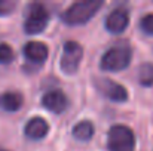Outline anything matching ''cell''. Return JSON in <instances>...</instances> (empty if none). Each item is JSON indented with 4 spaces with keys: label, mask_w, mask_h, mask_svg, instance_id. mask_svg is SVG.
<instances>
[{
    "label": "cell",
    "mask_w": 153,
    "mask_h": 151,
    "mask_svg": "<svg viewBox=\"0 0 153 151\" xmlns=\"http://www.w3.org/2000/svg\"><path fill=\"white\" fill-rule=\"evenodd\" d=\"M102 6L101 0H83L76 1L70 4L61 15V19L67 25H83L91 18L95 16V13Z\"/></svg>",
    "instance_id": "obj_1"
},
{
    "label": "cell",
    "mask_w": 153,
    "mask_h": 151,
    "mask_svg": "<svg viewBox=\"0 0 153 151\" xmlns=\"http://www.w3.org/2000/svg\"><path fill=\"white\" fill-rule=\"evenodd\" d=\"M131 58L132 50L128 45H114L104 52L100 61V68L108 73L122 71L128 68V65L131 64Z\"/></svg>",
    "instance_id": "obj_2"
},
{
    "label": "cell",
    "mask_w": 153,
    "mask_h": 151,
    "mask_svg": "<svg viewBox=\"0 0 153 151\" xmlns=\"http://www.w3.org/2000/svg\"><path fill=\"white\" fill-rule=\"evenodd\" d=\"M108 151H135V135L125 124H114L107 132Z\"/></svg>",
    "instance_id": "obj_3"
},
{
    "label": "cell",
    "mask_w": 153,
    "mask_h": 151,
    "mask_svg": "<svg viewBox=\"0 0 153 151\" xmlns=\"http://www.w3.org/2000/svg\"><path fill=\"white\" fill-rule=\"evenodd\" d=\"M49 22V12L42 3H31L27 7L24 19V31L27 34L42 33Z\"/></svg>",
    "instance_id": "obj_4"
},
{
    "label": "cell",
    "mask_w": 153,
    "mask_h": 151,
    "mask_svg": "<svg viewBox=\"0 0 153 151\" xmlns=\"http://www.w3.org/2000/svg\"><path fill=\"white\" fill-rule=\"evenodd\" d=\"M82 58H83V48L77 42H74V40L65 42L61 62H59L62 73L64 74H74L82 62Z\"/></svg>",
    "instance_id": "obj_5"
},
{
    "label": "cell",
    "mask_w": 153,
    "mask_h": 151,
    "mask_svg": "<svg viewBox=\"0 0 153 151\" xmlns=\"http://www.w3.org/2000/svg\"><path fill=\"white\" fill-rule=\"evenodd\" d=\"M95 86L107 99L113 101V102H125L128 99V91L125 89V86H122L113 80L98 79Z\"/></svg>",
    "instance_id": "obj_6"
},
{
    "label": "cell",
    "mask_w": 153,
    "mask_h": 151,
    "mask_svg": "<svg viewBox=\"0 0 153 151\" xmlns=\"http://www.w3.org/2000/svg\"><path fill=\"white\" fill-rule=\"evenodd\" d=\"M129 24V13L126 9H122V7H117L114 10H111L107 16H105V21H104V25H105V30L111 34H120L126 30Z\"/></svg>",
    "instance_id": "obj_7"
},
{
    "label": "cell",
    "mask_w": 153,
    "mask_h": 151,
    "mask_svg": "<svg viewBox=\"0 0 153 151\" xmlns=\"http://www.w3.org/2000/svg\"><path fill=\"white\" fill-rule=\"evenodd\" d=\"M42 105L51 111L53 114H61L67 110L68 107V99L65 96V94L59 89H53V91H49L43 95L42 98Z\"/></svg>",
    "instance_id": "obj_8"
},
{
    "label": "cell",
    "mask_w": 153,
    "mask_h": 151,
    "mask_svg": "<svg viewBox=\"0 0 153 151\" xmlns=\"http://www.w3.org/2000/svg\"><path fill=\"white\" fill-rule=\"evenodd\" d=\"M49 132V123L43 117H33L25 123L24 133L28 139L33 141H40L43 139Z\"/></svg>",
    "instance_id": "obj_9"
},
{
    "label": "cell",
    "mask_w": 153,
    "mask_h": 151,
    "mask_svg": "<svg viewBox=\"0 0 153 151\" xmlns=\"http://www.w3.org/2000/svg\"><path fill=\"white\" fill-rule=\"evenodd\" d=\"M22 53H24V56L30 62H33V64H42V62L46 61V58L49 55V49H48V46L45 43L33 40V42H28V43L24 45Z\"/></svg>",
    "instance_id": "obj_10"
},
{
    "label": "cell",
    "mask_w": 153,
    "mask_h": 151,
    "mask_svg": "<svg viewBox=\"0 0 153 151\" xmlns=\"http://www.w3.org/2000/svg\"><path fill=\"white\" fill-rule=\"evenodd\" d=\"M24 104V96L19 92H3L0 94V110L6 111V113H15L18 110H21Z\"/></svg>",
    "instance_id": "obj_11"
},
{
    "label": "cell",
    "mask_w": 153,
    "mask_h": 151,
    "mask_svg": "<svg viewBox=\"0 0 153 151\" xmlns=\"http://www.w3.org/2000/svg\"><path fill=\"white\" fill-rule=\"evenodd\" d=\"M94 132H95V130H94V124H92L89 120H82V122H79V123L73 127L71 135H73L74 139H77V141H80V142H88V141L92 139Z\"/></svg>",
    "instance_id": "obj_12"
},
{
    "label": "cell",
    "mask_w": 153,
    "mask_h": 151,
    "mask_svg": "<svg viewBox=\"0 0 153 151\" xmlns=\"http://www.w3.org/2000/svg\"><path fill=\"white\" fill-rule=\"evenodd\" d=\"M138 82L144 88L153 86V64L144 62L138 68Z\"/></svg>",
    "instance_id": "obj_13"
},
{
    "label": "cell",
    "mask_w": 153,
    "mask_h": 151,
    "mask_svg": "<svg viewBox=\"0 0 153 151\" xmlns=\"http://www.w3.org/2000/svg\"><path fill=\"white\" fill-rule=\"evenodd\" d=\"M13 58H15L13 49L7 43H0V64L7 65L13 61Z\"/></svg>",
    "instance_id": "obj_14"
},
{
    "label": "cell",
    "mask_w": 153,
    "mask_h": 151,
    "mask_svg": "<svg viewBox=\"0 0 153 151\" xmlns=\"http://www.w3.org/2000/svg\"><path fill=\"white\" fill-rule=\"evenodd\" d=\"M140 28L144 34L153 36V13H147L140 19Z\"/></svg>",
    "instance_id": "obj_15"
},
{
    "label": "cell",
    "mask_w": 153,
    "mask_h": 151,
    "mask_svg": "<svg viewBox=\"0 0 153 151\" xmlns=\"http://www.w3.org/2000/svg\"><path fill=\"white\" fill-rule=\"evenodd\" d=\"M16 7V1L13 0H0V16L10 15Z\"/></svg>",
    "instance_id": "obj_16"
},
{
    "label": "cell",
    "mask_w": 153,
    "mask_h": 151,
    "mask_svg": "<svg viewBox=\"0 0 153 151\" xmlns=\"http://www.w3.org/2000/svg\"><path fill=\"white\" fill-rule=\"evenodd\" d=\"M0 151H6V150H0Z\"/></svg>",
    "instance_id": "obj_17"
}]
</instances>
